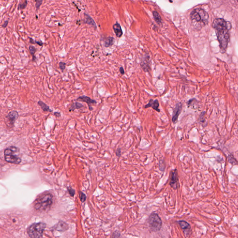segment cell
Masks as SVG:
<instances>
[{
	"label": "cell",
	"mask_w": 238,
	"mask_h": 238,
	"mask_svg": "<svg viewBox=\"0 0 238 238\" xmlns=\"http://www.w3.org/2000/svg\"><path fill=\"white\" fill-rule=\"evenodd\" d=\"M212 26L215 30L220 51L222 54L225 53L230 41V30L232 29V24L230 21L223 18H216L212 23Z\"/></svg>",
	"instance_id": "1"
},
{
	"label": "cell",
	"mask_w": 238,
	"mask_h": 238,
	"mask_svg": "<svg viewBox=\"0 0 238 238\" xmlns=\"http://www.w3.org/2000/svg\"><path fill=\"white\" fill-rule=\"evenodd\" d=\"M190 20L195 29H199L208 24L209 15L204 9H195L190 14Z\"/></svg>",
	"instance_id": "2"
},
{
	"label": "cell",
	"mask_w": 238,
	"mask_h": 238,
	"mask_svg": "<svg viewBox=\"0 0 238 238\" xmlns=\"http://www.w3.org/2000/svg\"><path fill=\"white\" fill-rule=\"evenodd\" d=\"M53 202V196L50 193L41 195L37 199L35 204V209L40 211H44L50 208Z\"/></svg>",
	"instance_id": "3"
},
{
	"label": "cell",
	"mask_w": 238,
	"mask_h": 238,
	"mask_svg": "<svg viewBox=\"0 0 238 238\" xmlns=\"http://www.w3.org/2000/svg\"><path fill=\"white\" fill-rule=\"evenodd\" d=\"M19 149L14 146H10L4 151L5 160L9 163L19 164L21 162V159L19 157Z\"/></svg>",
	"instance_id": "4"
},
{
	"label": "cell",
	"mask_w": 238,
	"mask_h": 238,
	"mask_svg": "<svg viewBox=\"0 0 238 238\" xmlns=\"http://www.w3.org/2000/svg\"><path fill=\"white\" fill-rule=\"evenodd\" d=\"M46 225L44 223H34L29 227L28 233L31 238H40L43 236Z\"/></svg>",
	"instance_id": "5"
},
{
	"label": "cell",
	"mask_w": 238,
	"mask_h": 238,
	"mask_svg": "<svg viewBox=\"0 0 238 238\" xmlns=\"http://www.w3.org/2000/svg\"><path fill=\"white\" fill-rule=\"evenodd\" d=\"M148 223L149 227L153 232H157L160 230L162 222V219L157 213H151L148 219Z\"/></svg>",
	"instance_id": "6"
},
{
	"label": "cell",
	"mask_w": 238,
	"mask_h": 238,
	"mask_svg": "<svg viewBox=\"0 0 238 238\" xmlns=\"http://www.w3.org/2000/svg\"><path fill=\"white\" fill-rule=\"evenodd\" d=\"M170 177V185L171 187L175 190L179 188V181L178 172L176 169H174L171 172Z\"/></svg>",
	"instance_id": "7"
},
{
	"label": "cell",
	"mask_w": 238,
	"mask_h": 238,
	"mask_svg": "<svg viewBox=\"0 0 238 238\" xmlns=\"http://www.w3.org/2000/svg\"><path fill=\"white\" fill-rule=\"evenodd\" d=\"M182 108L181 103L179 102L176 104V107L173 111L172 115V122L173 123H176L178 120V117L181 114Z\"/></svg>",
	"instance_id": "8"
},
{
	"label": "cell",
	"mask_w": 238,
	"mask_h": 238,
	"mask_svg": "<svg viewBox=\"0 0 238 238\" xmlns=\"http://www.w3.org/2000/svg\"><path fill=\"white\" fill-rule=\"evenodd\" d=\"M150 59L149 55H145L142 60L140 65L145 72H149L150 69Z\"/></svg>",
	"instance_id": "9"
},
{
	"label": "cell",
	"mask_w": 238,
	"mask_h": 238,
	"mask_svg": "<svg viewBox=\"0 0 238 238\" xmlns=\"http://www.w3.org/2000/svg\"><path fill=\"white\" fill-rule=\"evenodd\" d=\"M77 101H79V102H86V103H87L89 109L90 110H92L93 109L91 106L92 104H96L97 103L96 100H94L93 99H92L89 97L85 96V95H83V96L79 97L77 99Z\"/></svg>",
	"instance_id": "10"
},
{
	"label": "cell",
	"mask_w": 238,
	"mask_h": 238,
	"mask_svg": "<svg viewBox=\"0 0 238 238\" xmlns=\"http://www.w3.org/2000/svg\"><path fill=\"white\" fill-rule=\"evenodd\" d=\"M178 224L179 225L183 230V232L186 235H188L190 233L191 231V226L188 222L184 221H177Z\"/></svg>",
	"instance_id": "11"
},
{
	"label": "cell",
	"mask_w": 238,
	"mask_h": 238,
	"mask_svg": "<svg viewBox=\"0 0 238 238\" xmlns=\"http://www.w3.org/2000/svg\"><path fill=\"white\" fill-rule=\"evenodd\" d=\"M159 102H158V100H154L153 99H150L149 100V102L148 103L147 105L145 106L144 108H152L153 109L156 111L160 112V110L159 109Z\"/></svg>",
	"instance_id": "12"
},
{
	"label": "cell",
	"mask_w": 238,
	"mask_h": 238,
	"mask_svg": "<svg viewBox=\"0 0 238 238\" xmlns=\"http://www.w3.org/2000/svg\"><path fill=\"white\" fill-rule=\"evenodd\" d=\"M68 225L66 222L62 221H60L57 225H55V227H54L55 230L62 232H65L68 230Z\"/></svg>",
	"instance_id": "13"
},
{
	"label": "cell",
	"mask_w": 238,
	"mask_h": 238,
	"mask_svg": "<svg viewBox=\"0 0 238 238\" xmlns=\"http://www.w3.org/2000/svg\"><path fill=\"white\" fill-rule=\"evenodd\" d=\"M18 114L17 112L15 111H12L10 112L8 114V115L7 116V118L8 119V120H9L10 124L11 125H14V123L15 122V120H17L18 117Z\"/></svg>",
	"instance_id": "14"
},
{
	"label": "cell",
	"mask_w": 238,
	"mask_h": 238,
	"mask_svg": "<svg viewBox=\"0 0 238 238\" xmlns=\"http://www.w3.org/2000/svg\"><path fill=\"white\" fill-rule=\"evenodd\" d=\"M113 29L116 36L118 38L122 37L123 35V31L122 30L120 24L119 23H116L113 25Z\"/></svg>",
	"instance_id": "15"
},
{
	"label": "cell",
	"mask_w": 238,
	"mask_h": 238,
	"mask_svg": "<svg viewBox=\"0 0 238 238\" xmlns=\"http://www.w3.org/2000/svg\"><path fill=\"white\" fill-rule=\"evenodd\" d=\"M84 18H85V20H84V23L91 25L94 28V29H96L97 28L96 24L95 23V21L94 20V19L90 15H88V14H86V13H84Z\"/></svg>",
	"instance_id": "16"
},
{
	"label": "cell",
	"mask_w": 238,
	"mask_h": 238,
	"mask_svg": "<svg viewBox=\"0 0 238 238\" xmlns=\"http://www.w3.org/2000/svg\"><path fill=\"white\" fill-rule=\"evenodd\" d=\"M114 42V38L108 37L105 38L104 41V45L106 48H108L113 45Z\"/></svg>",
	"instance_id": "17"
},
{
	"label": "cell",
	"mask_w": 238,
	"mask_h": 238,
	"mask_svg": "<svg viewBox=\"0 0 238 238\" xmlns=\"http://www.w3.org/2000/svg\"><path fill=\"white\" fill-rule=\"evenodd\" d=\"M83 107L84 106L82 103L78 102H76L73 103V104H72L71 107L69 108V111L70 112L74 111L75 110V109H80Z\"/></svg>",
	"instance_id": "18"
},
{
	"label": "cell",
	"mask_w": 238,
	"mask_h": 238,
	"mask_svg": "<svg viewBox=\"0 0 238 238\" xmlns=\"http://www.w3.org/2000/svg\"><path fill=\"white\" fill-rule=\"evenodd\" d=\"M38 104L41 107V109H43V111L49 112H52V110L50 109L49 106L41 100H39V102H38Z\"/></svg>",
	"instance_id": "19"
},
{
	"label": "cell",
	"mask_w": 238,
	"mask_h": 238,
	"mask_svg": "<svg viewBox=\"0 0 238 238\" xmlns=\"http://www.w3.org/2000/svg\"><path fill=\"white\" fill-rule=\"evenodd\" d=\"M153 15L154 18V20L158 24H162V19L160 15L159 14V13L156 11H153Z\"/></svg>",
	"instance_id": "20"
},
{
	"label": "cell",
	"mask_w": 238,
	"mask_h": 238,
	"mask_svg": "<svg viewBox=\"0 0 238 238\" xmlns=\"http://www.w3.org/2000/svg\"><path fill=\"white\" fill-rule=\"evenodd\" d=\"M29 49L30 54L32 56V60H33V62H35L37 60V57L35 55V52H37V49L35 47L32 45L29 46Z\"/></svg>",
	"instance_id": "21"
},
{
	"label": "cell",
	"mask_w": 238,
	"mask_h": 238,
	"mask_svg": "<svg viewBox=\"0 0 238 238\" xmlns=\"http://www.w3.org/2000/svg\"><path fill=\"white\" fill-rule=\"evenodd\" d=\"M228 162L231 164L233 165H237V161L235 159L233 156L232 154H230L228 156Z\"/></svg>",
	"instance_id": "22"
},
{
	"label": "cell",
	"mask_w": 238,
	"mask_h": 238,
	"mask_svg": "<svg viewBox=\"0 0 238 238\" xmlns=\"http://www.w3.org/2000/svg\"><path fill=\"white\" fill-rule=\"evenodd\" d=\"M28 4V1H21V3H19L18 6V10H23L26 9Z\"/></svg>",
	"instance_id": "23"
},
{
	"label": "cell",
	"mask_w": 238,
	"mask_h": 238,
	"mask_svg": "<svg viewBox=\"0 0 238 238\" xmlns=\"http://www.w3.org/2000/svg\"><path fill=\"white\" fill-rule=\"evenodd\" d=\"M79 198L80 199V200L82 202H84L85 201L86 199V194L84 193H83L82 191H79Z\"/></svg>",
	"instance_id": "24"
},
{
	"label": "cell",
	"mask_w": 238,
	"mask_h": 238,
	"mask_svg": "<svg viewBox=\"0 0 238 238\" xmlns=\"http://www.w3.org/2000/svg\"><path fill=\"white\" fill-rule=\"evenodd\" d=\"M35 2V8H36V11H37L38 9H40L41 6L43 3V1L42 0H36Z\"/></svg>",
	"instance_id": "25"
},
{
	"label": "cell",
	"mask_w": 238,
	"mask_h": 238,
	"mask_svg": "<svg viewBox=\"0 0 238 238\" xmlns=\"http://www.w3.org/2000/svg\"><path fill=\"white\" fill-rule=\"evenodd\" d=\"M67 189H68V192L69 193L70 195L72 197H74V194H75V190L71 187H68Z\"/></svg>",
	"instance_id": "26"
},
{
	"label": "cell",
	"mask_w": 238,
	"mask_h": 238,
	"mask_svg": "<svg viewBox=\"0 0 238 238\" xmlns=\"http://www.w3.org/2000/svg\"><path fill=\"white\" fill-rule=\"evenodd\" d=\"M66 65V63L63 62H60L59 63V67L62 71H63L65 69Z\"/></svg>",
	"instance_id": "27"
},
{
	"label": "cell",
	"mask_w": 238,
	"mask_h": 238,
	"mask_svg": "<svg viewBox=\"0 0 238 238\" xmlns=\"http://www.w3.org/2000/svg\"><path fill=\"white\" fill-rule=\"evenodd\" d=\"M205 112H203L201 114V115H200V117H199V121L201 122H205V118H204L205 116Z\"/></svg>",
	"instance_id": "28"
},
{
	"label": "cell",
	"mask_w": 238,
	"mask_h": 238,
	"mask_svg": "<svg viewBox=\"0 0 238 238\" xmlns=\"http://www.w3.org/2000/svg\"><path fill=\"white\" fill-rule=\"evenodd\" d=\"M120 232L118 231H116L113 233V238H120Z\"/></svg>",
	"instance_id": "29"
},
{
	"label": "cell",
	"mask_w": 238,
	"mask_h": 238,
	"mask_svg": "<svg viewBox=\"0 0 238 238\" xmlns=\"http://www.w3.org/2000/svg\"><path fill=\"white\" fill-rule=\"evenodd\" d=\"M116 155L117 156L120 157L121 156V149L120 148H118L116 151Z\"/></svg>",
	"instance_id": "30"
},
{
	"label": "cell",
	"mask_w": 238,
	"mask_h": 238,
	"mask_svg": "<svg viewBox=\"0 0 238 238\" xmlns=\"http://www.w3.org/2000/svg\"><path fill=\"white\" fill-rule=\"evenodd\" d=\"M8 24H9V21L8 20L5 21H4V23L2 25V27L3 28H6L8 26Z\"/></svg>",
	"instance_id": "31"
},
{
	"label": "cell",
	"mask_w": 238,
	"mask_h": 238,
	"mask_svg": "<svg viewBox=\"0 0 238 238\" xmlns=\"http://www.w3.org/2000/svg\"><path fill=\"white\" fill-rule=\"evenodd\" d=\"M119 71L120 72V74H122V75H124L125 74V71H124V69L122 66H120V68H119Z\"/></svg>",
	"instance_id": "32"
},
{
	"label": "cell",
	"mask_w": 238,
	"mask_h": 238,
	"mask_svg": "<svg viewBox=\"0 0 238 238\" xmlns=\"http://www.w3.org/2000/svg\"><path fill=\"white\" fill-rule=\"evenodd\" d=\"M29 43L32 44H35V40H34V39L31 37H29Z\"/></svg>",
	"instance_id": "33"
},
{
	"label": "cell",
	"mask_w": 238,
	"mask_h": 238,
	"mask_svg": "<svg viewBox=\"0 0 238 238\" xmlns=\"http://www.w3.org/2000/svg\"><path fill=\"white\" fill-rule=\"evenodd\" d=\"M35 44H37L40 46H43V41H37L35 40Z\"/></svg>",
	"instance_id": "34"
},
{
	"label": "cell",
	"mask_w": 238,
	"mask_h": 238,
	"mask_svg": "<svg viewBox=\"0 0 238 238\" xmlns=\"http://www.w3.org/2000/svg\"><path fill=\"white\" fill-rule=\"evenodd\" d=\"M54 115H55V116L58 117H60L61 116V114H60V113H59V112H55L54 113Z\"/></svg>",
	"instance_id": "35"
}]
</instances>
